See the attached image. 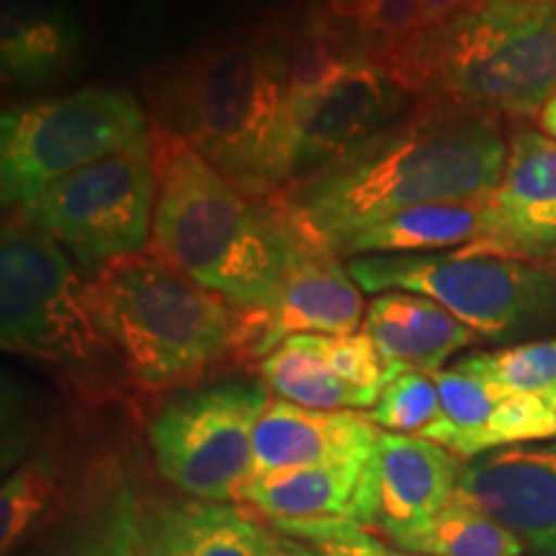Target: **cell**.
I'll list each match as a JSON object with an SVG mask.
<instances>
[{
  "label": "cell",
  "mask_w": 556,
  "mask_h": 556,
  "mask_svg": "<svg viewBox=\"0 0 556 556\" xmlns=\"http://www.w3.org/2000/svg\"><path fill=\"white\" fill-rule=\"evenodd\" d=\"M536 119H539V129L552 139H556V96L546 103L544 111H541Z\"/></svg>",
  "instance_id": "33"
},
{
  "label": "cell",
  "mask_w": 556,
  "mask_h": 556,
  "mask_svg": "<svg viewBox=\"0 0 556 556\" xmlns=\"http://www.w3.org/2000/svg\"><path fill=\"white\" fill-rule=\"evenodd\" d=\"M240 500L270 520H351L379 523V482L374 456L328 467L281 469L253 477Z\"/></svg>",
  "instance_id": "16"
},
{
  "label": "cell",
  "mask_w": 556,
  "mask_h": 556,
  "mask_svg": "<svg viewBox=\"0 0 556 556\" xmlns=\"http://www.w3.org/2000/svg\"><path fill=\"white\" fill-rule=\"evenodd\" d=\"M270 392L263 381L219 379L173 394L148 438L160 475L193 500L229 503L253 477V441Z\"/></svg>",
  "instance_id": "9"
},
{
  "label": "cell",
  "mask_w": 556,
  "mask_h": 556,
  "mask_svg": "<svg viewBox=\"0 0 556 556\" xmlns=\"http://www.w3.org/2000/svg\"><path fill=\"white\" fill-rule=\"evenodd\" d=\"M486 208L490 235L467 248L523 258L556 255V139L523 124L513 129L503 180Z\"/></svg>",
  "instance_id": "14"
},
{
  "label": "cell",
  "mask_w": 556,
  "mask_h": 556,
  "mask_svg": "<svg viewBox=\"0 0 556 556\" xmlns=\"http://www.w3.org/2000/svg\"><path fill=\"white\" fill-rule=\"evenodd\" d=\"M479 3L482 0H420V29H417V34L438 29V26L448 24V21L458 18Z\"/></svg>",
  "instance_id": "31"
},
{
  "label": "cell",
  "mask_w": 556,
  "mask_h": 556,
  "mask_svg": "<svg viewBox=\"0 0 556 556\" xmlns=\"http://www.w3.org/2000/svg\"><path fill=\"white\" fill-rule=\"evenodd\" d=\"M433 381L438 387V400H441V417L420 438H428L467 462L482 456L486 422L500 400L507 394L492 381L458 364L435 371Z\"/></svg>",
  "instance_id": "25"
},
{
  "label": "cell",
  "mask_w": 556,
  "mask_h": 556,
  "mask_svg": "<svg viewBox=\"0 0 556 556\" xmlns=\"http://www.w3.org/2000/svg\"><path fill=\"white\" fill-rule=\"evenodd\" d=\"M554 438H556V420H554Z\"/></svg>",
  "instance_id": "34"
},
{
  "label": "cell",
  "mask_w": 556,
  "mask_h": 556,
  "mask_svg": "<svg viewBox=\"0 0 556 556\" xmlns=\"http://www.w3.org/2000/svg\"><path fill=\"white\" fill-rule=\"evenodd\" d=\"M58 495V469L47 458H34L5 479L0 490V544L9 554L39 518L50 510Z\"/></svg>",
  "instance_id": "28"
},
{
  "label": "cell",
  "mask_w": 556,
  "mask_h": 556,
  "mask_svg": "<svg viewBox=\"0 0 556 556\" xmlns=\"http://www.w3.org/2000/svg\"><path fill=\"white\" fill-rule=\"evenodd\" d=\"M507 148L497 116L420 99L392 127L276 201L299 232L328 245L402 208L490 199L503 180Z\"/></svg>",
  "instance_id": "1"
},
{
  "label": "cell",
  "mask_w": 556,
  "mask_h": 556,
  "mask_svg": "<svg viewBox=\"0 0 556 556\" xmlns=\"http://www.w3.org/2000/svg\"><path fill=\"white\" fill-rule=\"evenodd\" d=\"M270 531L229 503L186 500L157 507L137 556H266Z\"/></svg>",
  "instance_id": "20"
},
{
  "label": "cell",
  "mask_w": 556,
  "mask_h": 556,
  "mask_svg": "<svg viewBox=\"0 0 556 556\" xmlns=\"http://www.w3.org/2000/svg\"><path fill=\"white\" fill-rule=\"evenodd\" d=\"M152 242L163 261L242 312L274 304L307 235L278 201L242 193L184 139L155 129Z\"/></svg>",
  "instance_id": "3"
},
{
  "label": "cell",
  "mask_w": 556,
  "mask_h": 556,
  "mask_svg": "<svg viewBox=\"0 0 556 556\" xmlns=\"http://www.w3.org/2000/svg\"><path fill=\"white\" fill-rule=\"evenodd\" d=\"M0 340L3 351L45 366L86 400L114 397L131 384L101 328L88 281L21 212L5 214L0 235Z\"/></svg>",
  "instance_id": "6"
},
{
  "label": "cell",
  "mask_w": 556,
  "mask_h": 556,
  "mask_svg": "<svg viewBox=\"0 0 556 556\" xmlns=\"http://www.w3.org/2000/svg\"><path fill=\"white\" fill-rule=\"evenodd\" d=\"M456 364L492 381L505 394L552 392L556 389V338L479 351Z\"/></svg>",
  "instance_id": "27"
},
{
  "label": "cell",
  "mask_w": 556,
  "mask_h": 556,
  "mask_svg": "<svg viewBox=\"0 0 556 556\" xmlns=\"http://www.w3.org/2000/svg\"><path fill=\"white\" fill-rule=\"evenodd\" d=\"M18 212L88 274L144 253L155 217V144L70 173Z\"/></svg>",
  "instance_id": "10"
},
{
  "label": "cell",
  "mask_w": 556,
  "mask_h": 556,
  "mask_svg": "<svg viewBox=\"0 0 556 556\" xmlns=\"http://www.w3.org/2000/svg\"><path fill=\"white\" fill-rule=\"evenodd\" d=\"M114 556H124V554H114Z\"/></svg>",
  "instance_id": "35"
},
{
  "label": "cell",
  "mask_w": 556,
  "mask_h": 556,
  "mask_svg": "<svg viewBox=\"0 0 556 556\" xmlns=\"http://www.w3.org/2000/svg\"><path fill=\"white\" fill-rule=\"evenodd\" d=\"M345 266L364 294L413 291L430 296L479 338L510 340L556 328V255L523 258L458 248L361 255L348 258Z\"/></svg>",
  "instance_id": "7"
},
{
  "label": "cell",
  "mask_w": 556,
  "mask_h": 556,
  "mask_svg": "<svg viewBox=\"0 0 556 556\" xmlns=\"http://www.w3.org/2000/svg\"><path fill=\"white\" fill-rule=\"evenodd\" d=\"M379 523L387 539L417 531L456 495L464 464L448 448L420 435L384 433L374 451Z\"/></svg>",
  "instance_id": "17"
},
{
  "label": "cell",
  "mask_w": 556,
  "mask_h": 556,
  "mask_svg": "<svg viewBox=\"0 0 556 556\" xmlns=\"http://www.w3.org/2000/svg\"><path fill=\"white\" fill-rule=\"evenodd\" d=\"M266 556H323V554L315 552V548L307 544H302V541L283 536V533L278 531H270Z\"/></svg>",
  "instance_id": "32"
},
{
  "label": "cell",
  "mask_w": 556,
  "mask_h": 556,
  "mask_svg": "<svg viewBox=\"0 0 556 556\" xmlns=\"http://www.w3.org/2000/svg\"><path fill=\"white\" fill-rule=\"evenodd\" d=\"M364 60L368 58L353 47L338 26L330 24L319 5L299 18L289 37V103L294 131L312 109Z\"/></svg>",
  "instance_id": "22"
},
{
  "label": "cell",
  "mask_w": 556,
  "mask_h": 556,
  "mask_svg": "<svg viewBox=\"0 0 556 556\" xmlns=\"http://www.w3.org/2000/svg\"><path fill=\"white\" fill-rule=\"evenodd\" d=\"M379 433L366 413L312 409L270 400L255 428L253 477L368 458L377 451Z\"/></svg>",
  "instance_id": "15"
},
{
  "label": "cell",
  "mask_w": 556,
  "mask_h": 556,
  "mask_svg": "<svg viewBox=\"0 0 556 556\" xmlns=\"http://www.w3.org/2000/svg\"><path fill=\"white\" fill-rule=\"evenodd\" d=\"M291 29L268 26L186 54L148 78L152 124L184 139L248 197L291 186Z\"/></svg>",
  "instance_id": "2"
},
{
  "label": "cell",
  "mask_w": 556,
  "mask_h": 556,
  "mask_svg": "<svg viewBox=\"0 0 556 556\" xmlns=\"http://www.w3.org/2000/svg\"><path fill=\"white\" fill-rule=\"evenodd\" d=\"M80 50V26L60 0H3V80L39 88L58 80Z\"/></svg>",
  "instance_id": "21"
},
{
  "label": "cell",
  "mask_w": 556,
  "mask_h": 556,
  "mask_svg": "<svg viewBox=\"0 0 556 556\" xmlns=\"http://www.w3.org/2000/svg\"><path fill=\"white\" fill-rule=\"evenodd\" d=\"M88 291L131 384L184 387L227 361H245L242 312L155 250L101 268L88 278Z\"/></svg>",
  "instance_id": "5"
},
{
  "label": "cell",
  "mask_w": 556,
  "mask_h": 556,
  "mask_svg": "<svg viewBox=\"0 0 556 556\" xmlns=\"http://www.w3.org/2000/svg\"><path fill=\"white\" fill-rule=\"evenodd\" d=\"M361 332L377 348L387 381L407 371L435 374L479 336L430 296L381 291L366 307Z\"/></svg>",
  "instance_id": "18"
},
{
  "label": "cell",
  "mask_w": 556,
  "mask_h": 556,
  "mask_svg": "<svg viewBox=\"0 0 556 556\" xmlns=\"http://www.w3.org/2000/svg\"><path fill=\"white\" fill-rule=\"evenodd\" d=\"M274 531L307 544L323 556H422L389 546L351 520H274Z\"/></svg>",
  "instance_id": "30"
},
{
  "label": "cell",
  "mask_w": 556,
  "mask_h": 556,
  "mask_svg": "<svg viewBox=\"0 0 556 556\" xmlns=\"http://www.w3.org/2000/svg\"><path fill=\"white\" fill-rule=\"evenodd\" d=\"M319 11L364 58L389 65L417 37L420 0H319Z\"/></svg>",
  "instance_id": "26"
},
{
  "label": "cell",
  "mask_w": 556,
  "mask_h": 556,
  "mask_svg": "<svg viewBox=\"0 0 556 556\" xmlns=\"http://www.w3.org/2000/svg\"><path fill=\"white\" fill-rule=\"evenodd\" d=\"M261 381L278 400L312 409H371V400L328 366L317 336L287 338L258 364Z\"/></svg>",
  "instance_id": "23"
},
{
  "label": "cell",
  "mask_w": 556,
  "mask_h": 556,
  "mask_svg": "<svg viewBox=\"0 0 556 556\" xmlns=\"http://www.w3.org/2000/svg\"><path fill=\"white\" fill-rule=\"evenodd\" d=\"M394 546L422 556H523L526 546L495 518L456 495L426 526L392 539Z\"/></svg>",
  "instance_id": "24"
},
{
  "label": "cell",
  "mask_w": 556,
  "mask_h": 556,
  "mask_svg": "<svg viewBox=\"0 0 556 556\" xmlns=\"http://www.w3.org/2000/svg\"><path fill=\"white\" fill-rule=\"evenodd\" d=\"M242 312V309H240ZM364 291L330 248L309 242L268 309L242 312V358L261 361L294 336H353L364 325Z\"/></svg>",
  "instance_id": "11"
},
{
  "label": "cell",
  "mask_w": 556,
  "mask_h": 556,
  "mask_svg": "<svg viewBox=\"0 0 556 556\" xmlns=\"http://www.w3.org/2000/svg\"><path fill=\"white\" fill-rule=\"evenodd\" d=\"M458 495L518 536L526 552L556 556V443H520L469 458Z\"/></svg>",
  "instance_id": "13"
},
{
  "label": "cell",
  "mask_w": 556,
  "mask_h": 556,
  "mask_svg": "<svg viewBox=\"0 0 556 556\" xmlns=\"http://www.w3.org/2000/svg\"><path fill=\"white\" fill-rule=\"evenodd\" d=\"M366 417L384 433L422 435L441 417V400L433 374L407 371L387 381L377 405Z\"/></svg>",
  "instance_id": "29"
},
{
  "label": "cell",
  "mask_w": 556,
  "mask_h": 556,
  "mask_svg": "<svg viewBox=\"0 0 556 556\" xmlns=\"http://www.w3.org/2000/svg\"><path fill=\"white\" fill-rule=\"evenodd\" d=\"M387 67L417 99L539 116L556 96V0H482L417 34Z\"/></svg>",
  "instance_id": "4"
},
{
  "label": "cell",
  "mask_w": 556,
  "mask_h": 556,
  "mask_svg": "<svg viewBox=\"0 0 556 556\" xmlns=\"http://www.w3.org/2000/svg\"><path fill=\"white\" fill-rule=\"evenodd\" d=\"M490 235V208L484 201L469 204H422L332 238L328 245L340 258L361 255L446 253L484 242Z\"/></svg>",
  "instance_id": "19"
},
{
  "label": "cell",
  "mask_w": 556,
  "mask_h": 556,
  "mask_svg": "<svg viewBox=\"0 0 556 556\" xmlns=\"http://www.w3.org/2000/svg\"><path fill=\"white\" fill-rule=\"evenodd\" d=\"M155 124L127 88L86 86L5 109L0 122V191L18 212L47 186L119 152L152 144Z\"/></svg>",
  "instance_id": "8"
},
{
  "label": "cell",
  "mask_w": 556,
  "mask_h": 556,
  "mask_svg": "<svg viewBox=\"0 0 556 556\" xmlns=\"http://www.w3.org/2000/svg\"><path fill=\"white\" fill-rule=\"evenodd\" d=\"M420 101L387 65H356L294 131L291 186L330 168L379 131L392 127Z\"/></svg>",
  "instance_id": "12"
}]
</instances>
